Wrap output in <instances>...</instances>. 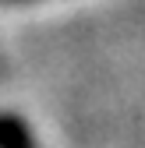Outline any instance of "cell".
<instances>
[{"mask_svg":"<svg viewBox=\"0 0 145 148\" xmlns=\"http://www.w3.org/2000/svg\"><path fill=\"white\" fill-rule=\"evenodd\" d=\"M0 148H39L28 123L14 113H0Z\"/></svg>","mask_w":145,"mask_h":148,"instance_id":"1","label":"cell"},{"mask_svg":"<svg viewBox=\"0 0 145 148\" xmlns=\"http://www.w3.org/2000/svg\"><path fill=\"white\" fill-rule=\"evenodd\" d=\"M4 4H25V0H4Z\"/></svg>","mask_w":145,"mask_h":148,"instance_id":"2","label":"cell"}]
</instances>
